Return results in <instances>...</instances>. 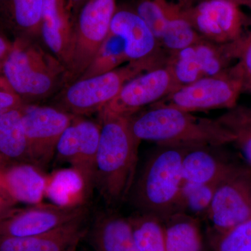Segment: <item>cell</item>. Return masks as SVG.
<instances>
[{
    "mask_svg": "<svg viewBox=\"0 0 251 251\" xmlns=\"http://www.w3.org/2000/svg\"><path fill=\"white\" fill-rule=\"evenodd\" d=\"M129 118L112 117L99 121L101 129L94 188L112 209L126 201L134 185L141 141L132 132Z\"/></svg>",
    "mask_w": 251,
    "mask_h": 251,
    "instance_id": "cell-1",
    "label": "cell"
},
{
    "mask_svg": "<svg viewBox=\"0 0 251 251\" xmlns=\"http://www.w3.org/2000/svg\"><path fill=\"white\" fill-rule=\"evenodd\" d=\"M129 122L140 141L155 142L162 147H219L235 139L216 119L196 116L171 107H150L130 117Z\"/></svg>",
    "mask_w": 251,
    "mask_h": 251,
    "instance_id": "cell-2",
    "label": "cell"
},
{
    "mask_svg": "<svg viewBox=\"0 0 251 251\" xmlns=\"http://www.w3.org/2000/svg\"><path fill=\"white\" fill-rule=\"evenodd\" d=\"M160 147L133 185L132 202L138 211L164 220L184 211L182 161L187 149Z\"/></svg>",
    "mask_w": 251,
    "mask_h": 251,
    "instance_id": "cell-3",
    "label": "cell"
},
{
    "mask_svg": "<svg viewBox=\"0 0 251 251\" xmlns=\"http://www.w3.org/2000/svg\"><path fill=\"white\" fill-rule=\"evenodd\" d=\"M2 72L13 92L25 103H34L65 84L67 70L35 40L16 37L3 59Z\"/></svg>",
    "mask_w": 251,
    "mask_h": 251,
    "instance_id": "cell-4",
    "label": "cell"
},
{
    "mask_svg": "<svg viewBox=\"0 0 251 251\" xmlns=\"http://www.w3.org/2000/svg\"><path fill=\"white\" fill-rule=\"evenodd\" d=\"M116 0H87L72 18L73 41L65 87L78 80L108 37Z\"/></svg>",
    "mask_w": 251,
    "mask_h": 251,
    "instance_id": "cell-5",
    "label": "cell"
},
{
    "mask_svg": "<svg viewBox=\"0 0 251 251\" xmlns=\"http://www.w3.org/2000/svg\"><path fill=\"white\" fill-rule=\"evenodd\" d=\"M230 67L217 75L181 86L150 107H171L191 113L234 108L243 88Z\"/></svg>",
    "mask_w": 251,
    "mask_h": 251,
    "instance_id": "cell-6",
    "label": "cell"
},
{
    "mask_svg": "<svg viewBox=\"0 0 251 251\" xmlns=\"http://www.w3.org/2000/svg\"><path fill=\"white\" fill-rule=\"evenodd\" d=\"M141 74L139 69L128 64L106 74L79 79L66 86L54 106L75 116L99 112L128 81Z\"/></svg>",
    "mask_w": 251,
    "mask_h": 251,
    "instance_id": "cell-7",
    "label": "cell"
},
{
    "mask_svg": "<svg viewBox=\"0 0 251 251\" xmlns=\"http://www.w3.org/2000/svg\"><path fill=\"white\" fill-rule=\"evenodd\" d=\"M244 38L245 34L239 40L226 44L202 39L171 55L168 65L180 87L217 75L237 62Z\"/></svg>",
    "mask_w": 251,
    "mask_h": 251,
    "instance_id": "cell-8",
    "label": "cell"
},
{
    "mask_svg": "<svg viewBox=\"0 0 251 251\" xmlns=\"http://www.w3.org/2000/svg\"><path fill=\"white\" fill-rule=\"evenodd\" d=\"M31 163L45 169L54 159L61 135L75 115L55 106L25 103L21 108Z\"/></svg>",
    "mask_w": 251,
    "mask_h": 251,
    "instance_id": "cell-9",
    "label": "cell"
},
{
    "mask_svg": "<svg viewBox=\"0 0 251 251\" xmlns=\"http://www.w3.org/2000/svg\"><path fill=\"white\" fill-rule=\"evenodd\" d=\"M110 32L122 38L128 64L140 72H150L168 65L171 55L134 9L117 7Z\"/></svg>",
    "mask_w": 251,
    "mask_h": 251,
    "instance_id": "cell-10",
    "label": "cell"
},
{
    "mask_svg": "<svg viewBox=\"0 0 251 251\" xmlns=\"http://www.w3.org/2000/svg\"><path fill=\"white\" fill-rule=\"evenodd\" d=\"M169 65L143 73L128 81L115 98L100 112L99 119L129 117L147 105L160 101L179 88Z\"/></svg>",
    "mask_w": 251,
    "mask_h": 251,
    "instance_id": "cell-11",
    "label": "cell"
},
{
    "mask_svg": "<svg viewBox=\"0 0 251 251\" xmlns=\"http://www.w3.org/2000/svg\"><path fill=\"white\" fill-rule=\"evenodd\" d=\"M181 14L204 40L226 44L240 39L247 17L232 0H200Z\"/></svg>",
    "mask_w": 251,
    "mask_h": 251,
    "instance_id": "cell-12",
    "label": "cell"
},
{
    "mask_svg": "<svg viewBox=\"0 0 251 251\" xmlns=\"http://www.w3.org/2000/svg\"><path fill=\"white\" fill-rule=\"evenodd\" d=\"M86 205L60 206L41 202L10 209L0 218V237H28L45 233L87 216Z\"/></svg>",
    "mask_w": 251,
    "mask_h": 251,
    "instance_id": "cell-13",
    "label": "cell"
},
{
    "mask_svg": "<svg viewBox=\"0 0 251 251\" xmlns=\"http://www.w3.org/2000/svg\"><path fill=\"white\" fill-rule=\"evenodd\" d=\"M206 214L217 233L251 219V181L247 172L236 168L219 183Z\"/></svg>",
    "mask_w": 251,
    "mask_h": 251,
    "instance_id": "cell-14",
    "label": "cell"
},
{
    "mask_svg": "<svg viewBox=\"0 0 251 251\" xmlns=\"http://www.w3.org/2000/svg\"><path fill=\"white\" fill-rule=\"evenodd\" d=\"M87 216L45 233L0 237V251H77L89 226Z\"/></svg>",
    "mask_w": 251,
    "mask_h": 251,
    "instance_id": "cell-15",
    "label": "cell"
},
{
    "mask_svg": "<svg viewBox=\"0 0 251 251\" xmlns=\"http://www.w3.org/2000/svg\"><path fill=\"white\" fill-rule=\"evenodd\" d=\"M46 179L44 170L29 162H8L0 167V188L16 202H42Z\"/></svg>",
    "mask_w": 251,
    "mask_h": 251,
    "instance_id": "cell-16",
    "label": "cell"
},
{
    "mask_svg": "<svg viewBox=\"0 0 251 251\" xmlns=\"http://www.w3.org/2000/svg\"><path fill=\"white\" fill-rule=\"evenodd\" d=\"M40 36L67 70L72 46L73 21L66 0H44Z\"/></svg>",
    "mask_w": 251,
    "mask_h": 251,
    "instance_id": "cell-17",
    "label": "cell"
},
{
    "mask_svg": "<svg viewBox=\"0 0 251 251\" xmlns=\"http://www.w3.org/2000/svg\"><path fill=\"white\" fill-rule=\"evenodd\" d=\"M85 239L94 251H140L128 218L112 209L96 215Z\"/></svg>",
    "mask_w": 251,
    "mask_h": 251,
    "instance_id": "cell-18",
    "label": "cell"
},
{
    "mask_svg": "<svg viewBox=\"0 0 251 251\" xmlns=\"http://www.w3.org/2000/svg\"><path fill=\"white\" fill-rule=\"evenodd\" d=\"M214 147L188 148L182 161L184 184L221 182L236 169L226 164L211 151Z\"/></svg>",
    "mask_w": 251,
    "mask_h": 251,
    "instance_id": "cell-19",
    "label": "cell"
},
{
    "mask_svg": "<svg viewBox=\"0 0 251 251\" xmlns=\"http://www.w3.org/2000/svg\"><path fill=\"white\" fill-rule=\"evenodd\" d=\"M90 196L82 175L72 167L47 175L45 197L52 204L65 207L86 205Z\"/></svg>",
    "mask_w": 251,
    "mask_h": 251,
    "instance_id": "cell-20",
    "label": "cell"
},
{
    "mask_svg": "<svg viewBox=\"0 0 251 251\" xmlns=\"http://www.w3.org/2000/svg\"><path fill=\"white\" fill-rule=\"evenodd\" d=\"M79 133L78 153L72 168L82 175L90 194L94 188L96 161L100 141L101 125L100 122L92 121L75 116Z\"/></svg>",
    "mask_w": 251,
    "mask_h": 251,
    "instance_id": "cell-21",
    "label": "cell"
},
{
    "mask_svg": "<svg viewBox=\"0 0 251 251\" xmlns=\"http://www.w3.org/2000/svg\"><path fill=\"white\" fill-rule=\"evenodd\" d=\"M166 251H204L199 221L184 211L163 220Z\"/></svg>",
    "mask_w": 251,
    "mask_h": 251,
    "instance_id": "cell-22",
    "label": "cell"
},
{
    "mask_svg": "<svg viewBox=\"0 0 251 251\" xmlns=\"http://www.w3.org/2000/svg\"><path fill=\"white\" fill-rule=\"evenodd\" d=\"M21 108L0 113V157L9 162L31 163Z\"/></svg>",
    "mask_w": 251,
    "mask_h": 251,
    "instance_id": "cell-23",
    "label": "cell"
},
{
    "mask_svg": "<svg viewBox=\"0 0 251 251\" xmlns=\"http://www.w3.org/2000/svg\"><path fill=\"white\" fill-rule=\"evenodd\" d=\"M10 23L16 37L35 40L40 36L44 0H8Z\"/></svg>",
    "mask_w": 251,
    "mask_h": 251,
    "instance_id": "cell-24",
    "label": "cell"
},
{
    "mask_svg": "<svg viewBox=\"0 0 251 251\" xmlns=\"http://www.w3.org/2000/svg\"><path fill=\"white\" fill-rule=\"evenodd\" d=\"M128 219L140 251H166L163 220L152 214L140 211Z\"/></svg>",
    "mask_w": 251,
    "mask_h": 251,
    "instance_id": "cell-25",
    "label": "cell"
},
{
    "mask_svg": "<svg viewBox=\"0 0 251 251\" xmlns=\"http://www.w3.org/2000/svg\"><path fill=\"white\" fill-rule=\"evenodd\" d=\"M125 62H128V59L124 41L120 36L110 32L99 48L90 66L79 79L106 74L120 67Z\"/></svg>",
    "mask_w": 251,
    "mask_h": 251,
    "instance_id": "cell-26",
    "label": "cell"
},
{
    "mask_svg": "<svg viewBox=\"0 0 251 251\" xmlns=\"http://www.w3.org/2000/svg\"><path fill=\"white\" fill-rule=\"evenodd\" d=\"M216 120L234 135V141L251 164V109L236 105Z\"/></svg>",
    "mask_w": 251,
    "mask_h": 251,
    "instance_id": "cell-27",
    "label": "cell"
},
{
    "mask_svg": "<svg viewBox=\"0 0 251 251\" xmlns=\"http://www.w3.org/2000/svg\"><path fill=\"white\" fill-rule=\"evenodd\" d=\"M217 234L214 251H251V219Z\"/></svg>",
    "mask_w": 251,
    "mask_h": 251,
    "instance_id": "cell-28",
    "label": "cell"
},
{
    "mask_svg": "<svg viewBox=\"0 0 251 251\" xmlns=\"http://www.w3.org/2000/svg\"><path fill=\"white\" fill-rule=\"evenodd\" d=\"M220 182L204 184H184L183 188V202L184 209L196 214L207 212L216 188Z\"/></svg>",
    "mask_w": 251,
    "mask_h": 251,
    "instance_id": "cell-29",
    "label": "cell"
},
{
    "mask_svg": "<svg viewBox=\"0 0 251 251\" xmlns=\"http://www.w3.org/2000/svg\"><path fill=\"white\" fill-rule=\"evenodd\" d=\"M74 117L71 125L63 132L56 147L54 161L59 164L68 163L74 167L78 153L79 133Z\"/></svg>",
    "mask_w": 251,
    "mask_h": 251,
    "instance_id": "cell-30",
    "label": "cell"
},
{
    "mask_svg": "<svg viewBox=\"0 0 251 251\" xmlns=\"http://www.w3.org/2000/svg\"><path fill=\"white\" fill-rule=\"evenodd\" d=\"M230 68L242 82L243 93L251 94V31L246 32L239 59Z\"/></svg>",
    "mask_w": 251,
    "mask_h": 251,
    "instance_id": "cell-31",
    "label": "cell"
},
{
    "mask_svg": "<svg viewBox=\"0 0 251 251\" xmlns=\"http://www.w3.org/2000/svg\"><path fill=\"white\" fill-rule=\"evenodd\" d=\"M25 103L14 92H0V113L21 108Z\"/></svg>",
    "mask_w": 251,
    "mask_h": 251,
    "instance_id": "cell-32",
    "label": "cell"
},
{
    "mask_svg": "<svg viewBox=\"0 0 251 251\" xmlns=\"http://www.w3.org/2000/svg\"><path fill=\"white\" fill-rule=\"evenodd\" d=\"M16 202L0 188V218L12 209Z\"/></svg>",
    "mask_w": 251,
    "mask_h": 251,
    "instance_id": "cell-33",
    "label": "cell"
},
{
    "mask_svg": "<svg viewBox=\"0 0 251 251\" xmlns=\"http://www.w3.org/2000/svg\"><path fill=\"white\" fill-rule=\"evenodd\" d=\"M12 47V42L0 33V61L6 57Z\"/></svg>",
    "mask_w": 251,
    "mask_h": 251,
    "instance_id": "cell-34",
    "label": "cell"
},
{
    "mask_svg": "<svg viewBox=\"0 0 251 251\" xmlns=\"http://www.w3.org/2000/svg\"><path fill=\"white\" fill-rule=\"evenodd\" d=\"M66 1H67L68 7L72 13L73 18V16L76 14L77 11L87 0H66Z\"/></svg>",
    "mask_w": 251,
    "mask_h": 251,
    "instance_id": "cell-35",
    "label": "cell"
},
{
    "mask_svg": "<svg viewBox=\"0 0 251 251\" xmlns=\"http://www.w3.org/2000/svg\"><path fill=\"white\" fill-rule=\"evenodd\" d=\"M0 92H14L3 74L2 61H0Z\"/></svg>",
    "mask_w": 251,
    "mask_h": 251,
    "instance_id": "cell-36",
    "label": "cell"
},
{
    "mask_svg": "<svg viewBox=\"0 0 251 251\" xmlns=\"http://www.w3.org/2000/svg\"><path fill=\"white\" fill-rule=\"evenodd\" d=\"M169 1L178 5L181 9H186L196 3V0H169Z\"/></svg>",
    "mask_w": 251,
    "mask_h": 251,
    "instance_id": "cell-37",
    "label": "cell"
},
{
    "mask_svg": "<svg viewBox=\"0 0 251 251\" xmlns=\"http://www.w3.org/2000/svg\"><path fill=\"white\" fill-rule=\"evenodd\" d=\"M232 1L236 3L241 8L247 7L251 9V0H232Z\"/></svg>",
    "mask_w": 251,
    "mask_h": 251,
    "instance_id": "cell-38",
    "label": "cell"
},
{
    "mask_svg": "<svg viewBox=\"0 0 251 251\" xmlns=\"http://www.w3.org/2000/svg\"><path fill=\"white\" fill-rule=\"evenodd\" d=\"M7 161H6V160H4V158H1V157H0V167L2 166L3 165H4L5 163H7Z\"/></svg>",
    "mask_w": 251,
    "mask_h": 251,
    "instance_id": "cell-39",
    "label": "cell"
},
{
    "mask_svg": "<svg viewBox=\"0 0 251 251\" xmlns=\"http://www.w3.org/2000/svg\"><path fill=\"white\" fill-rule=\"evenodd\" d=\"M198 1V0H196V3H197Z\"/></svg>",
    "mask_w": 251,
    "mask_h": 251,
    "instance_id": "cell-40",
    "label": "cell"
}]
</instances>
